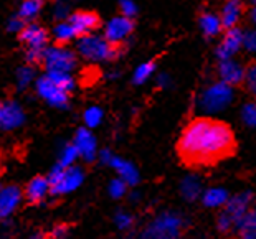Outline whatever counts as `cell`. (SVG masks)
<instances>
[{
	"instance_id": "cell-1",
	"label": "cell",
	"mask_w": 256,
	"mask_h": 239,
	"mask_svg": "<svg viewBox=\"0 0 256 239\" xmlns=\"http://www.w3.org/2000/svg\"><path fill=\"white\" fill-rule=\"evenodd\" d=\"M233 130L210 117H198L185 127L178 140V154L188 165H212L235 152Z\"/></svg>"
},
{
	"instance_id": "cell-2",
	"label": "cell",
	"mask_w": 256,
	"mask_h": 239,
	"mask_svg": "<svg viewBox=\"0 0 256 239\" xmlns=\"http://www.w3.org/2000/svg\"><path fill=\"white\" fill-rule=\"evenodd\" d=\"M78 51L90 61H111L119 56L121 48L118 45H111L110 41H106L104 36L88 33L78 40Z\"/></svg>"
},
{
	"instance_id": "cell-3",
	"label": "cell",
	"mask_w": 256,
	"mask_h": 239,
	"mask_svg": "<svg viewBox=\"0 0 256 239\" xmlns=\"http://www.w3.org/2000/svg\"><path fill=\"white\" fill-rule=\"evenodd\" d=\"M233 97H235L233 86L218 81V83L210 84L208 88L204 89L198 99V107L206 114H216L225 111L233 102Z\"/></svg>"
},
{
	"instance_id": "cell-4",
	"label": "cell",
	"mask_w": 256,
	"mask_h": 239,
	"mask_svg": "<svg viewBox=\"0 0 256 239\" xmlns=\"http://www.w3.org/2000/svg\"><path fill=\"white\" fill-rule=\"evenodd\" d=\"M83 172L81 168L70 165V167H60L56 165L53 172L48 177V183H50V193L53 195H64L76 190L83 182Z\"/></svg>"
},
{
	"instance_id": "cell-5",
	"label": "cell",
	"mask_w": 256,
	"mask_h": 239,
	"mask_svg": "<svg viewBox=\"0 0 256 239\" xmlns=\"http://www.w3.org/2000/svg\"><path fill=\"white\" fill-rule=\"evenodd\" d=\"M43 63L46 71H64L72 73L76 66V56L72 50L64 46H52L43 51Z\"/></svg>"
},
{
	"instance_id": "cell-6",
	"label": "cell",
	"mask_w": 256,
	"mask_h": 239,
	"mask_svg": "<svg viewBox=\"0 0 256 239\" xmlns=\"http://www.w3.org/2000/svg\"><path fill=\"white\" fill-rule=\"evenodd\" d=\"M184 221L172 213L159 216L144 233V239H172L182 230Z\"/></svg>"
},
{
	"instance_id": "cell-7",
	"label": "cell",
	"mask_w": 256,
	"mask_h": 239,
	"mask_svg": "<svg viewBox=\"0 0 256 239\" xmlns=\"http://www.w3.org/2000/svg\"><path fill=\"white\" fill-rule=\"evenodd\" d=\"M36 92L42 99H45L46 102H50L52 106H56V107H64L68 104V99H70L68 92L63 91L62 88H58L46 74L42 76V78H38Z\"/></svg>"
},
{
	"instance_id": "cell-8",
	"label": "cell",
	"mask_w": 256,
	"mask_h": 239,
	"mask_svg": "<svg viewBox=\"0 0 256 239\" xmlns=\"http://www.w3.org/2000/svg\"><path fill=\"white\" fill-rule=\"evenodd\" d=\"M134 30V21L132 18L128 17H116L108 21L106 28H104V38L106 41H110L111 45H119L121 41H124L126 38L132 33Z\"/></svg>"
},
{
	"instance_id": "cell-9",
	"label": "cell",
	"mask_w": 256,
	"mask_h": 239,
	"mask_svg": "<svg viewBox=\"0 0 256 239\" xmlns=\"http://www.w3.org/2000/svg\"><path fill=\"white\" fill-rule=\"evenodd\" d=\"M68 23L73 26L76 36H83L92 33L98 26H100V17L94 12H88V10H80L68 17Z\"/></svg>"
},
{
	"instance_id": "cell-10",
	"label": "cell",
	"mask_w": 256,
	"mask_h": 239,
	"mask_svg": "<svg viewBox=\"0 0 256 239\" xmlns=\"http://www.w3.org/2000/svg\"><path fill=\"white\" fill-rule=\"evenodd\" d=\"M22 197H24V193L15 185L0 187V220L8 218L14 213L22 202Z\"/></svg>"
},
{
	"instance_id": "cell-11",
	"label": "cell",
	"mask_w": 256,
	"mask_h": 239,
	"mask_svg": "<svg viewBox=\"0 0 256 239\" xmlns=\"http://www.w3.org/2000/svg\"><path fill=\"white\" fill-rule=\"evenodd\" d=\"M252 202H253L252 192H244V193L236 195V197H233V198H228V202L225 203L226 205L225 213L235 221V228L240 223V220L246 215V211H250V205H252Z\"/></svg>"
},
{
	"instance_id": "cell-12",
	"label": "cell",
	"mask_w": 256,
	"mask_h": 239,
	"mask_svg": "<svg viewBox=\"0 0 256 239\" xmlns=\"http://www.w3.org/2000/svg\"><path fill=\"white\" fill-rule=\"evenodd\" d=\"M25 114L22 111V107L14 101L2 102L0 107V127L2 129H15L24 124Z\"/></svg>"
},
{
	"instance_id": "cell-13",
	"label": "cell",
	"mask_w": 256,
	"mask_h": 239,
	"mask_svg": "<svg viewBox=\"0 0 256 239\" xmlns=\"http://www.w3.org/2000/svg\"><path fill=\"white\" fill-rule=\"evenodd\" d=\"M240 48H242V30L233 26V28H228L226 35L223 36V41L216 48V56L220 59L233 58Z\"/></svg>"
},
{
	"instance_id": "cell-14",
	"label": "cell",
	"mask_w": 256,
	"mask_h": 239,
	"mask_svg": "<svg viewBox=\"0 0 256 239\" xmlns=\"http://www.w3.org/2000/svg\"><path fill=\"white\" fill-rule=\"evenodd\" d=\"M218 74L222 78V83H225L228 86H236L244 78V68L233 58L220 59Z\"/></svg>"
},
{
	"instance_id": "cell-15",
	"label": "cell",
	"mask_w": 256,
	"mask_h": 239,
	"mask_svg": "<svg viewBox=\"0 0 256 239\" xmlns=\"http://www.w3.org/2000/svg\"><path fill=\"white\" fill-rule=\"evenodd\" d=\"M50 193V183L45 177H35L26 183L25 187V200L28 205H40L43 200L46 198V195Z\"/></svg>"
},
{
	"instance_id": "cell-16",
	"label": "cell",
	"mask_w": 256,
	"mask_h": 239,
	"mask_svg": "<svg viewBox=\"0 0 256 239\" xmlns=\"http://www.w3.org/2000/svg\"><path fill=\"white\" fill-rule=\"evenodd\" d=\"M73 145L78 150V155L83 157L84 160L92 162L96 157V139L88 129H80L74 135Z\"/></svg>"
},
{
	"instance_id": "cell-17",
	"label": "cell",
	"mask_w": 256,
	"mask_h": 239,
	"mask_svg": "<svg viewBox=\"0 0 256 239\" xmlns=\"http://www.w3.org/2000/svg\"><path fill=\"white\" fill-rule=\"evenodd\" d=\"M20 40L28 48H45L48 41V33L43 26L36 23L25 25L20 30Z\"/></svg>"
},
{
	"instance_id": "cell-18",
	"label": "cell",
	"mask_w": 256,
	"mask_h": 239,
	"mask_svg": "<svg viewBox=\"0 0 256 239\" xmlns=\"http://www.w3.org/2000/svg\"><path fill=\"white\" fill-rule=\"evenodd\" d=\"M108 165L112 167L114 170L118 172L119 178L126 183V185H138L139 182V172L136 170L134 165H130L129 162H126L124 159H119V157H111Z\"/></svg>"
},
{
	"instance_id": "cell-19",
	"label": "cell",
	"mask_w": 256,
	"mask_h": 239,
	"mask_svg": "<svg viewBox=\"0 0 256 239\" xmlns=\"http://www.w3.org/2000/svg\"><path fill=\"white\" fill-rule=\"evenodd\" d=\"M242 13H243L242 0H228L222 8V15H220L222 26H225L226 30L236 26L238 20L242 18Z\"/></svg>"
},
{
	"instance_id": "cell-20",
	"label": "cell",
	"mask_w": 256,
	"mask_h": 239,
	"mask_svg": "<svg viewBox=\"0 0 256 239\" xmlns=\"http://www.w3.org/2000/svg\"><path fill=\"white\" fill-rule=\"evenodd\" d=\"M200 26H202V31H204L205 36H216L222 31V21L220 17L215 13H204L200 17Z\"/></svg>"
},
{
	"instance_id": "cell-21",
	"label": "cell",
	"mask_w": 256,
	"mask_h": 239,
	"mask_svg": "<svg viewBox=\"0 0 256 239\" xmlns=\"http://www.w3.org/2000/svg\"><path fill=\"white\" fill-rule=\"evenodd\" d=\"M180 192H182V195H184L185 198L190 200V202H194V200L198 198L200 193H202V182H200V178L195 177V175L187 177L182 182V185H180Z\"/></svg>"
},
{
	"instance_id": "cell-22",
	"label": "cell",
	"mask_w": 256,
	"mask_h": 239,
	"mask_svg": "<svg viewBox=\"0 0 256 239\" xmlns=\"http://www.w3.org/2000/svg\"><path fill=\"white\" fill-rule=\"evenodd\" d=\"M228 202V193L223 188H210L204 195V205L208 208H218Z\"/></svg>"
},
{
	"instance_id": "cell-23",
	"label": "cell",
	"mask_w": 256,
	"mask_h": 239,
	"mask_svg": "<svg viewBox=\"0 0 256 239\" xmlns=\"http://www.w3.org/2000/svg\"><path fill=\"white\" fill-rule=\"evenodd\" d=\"M43 7V0H24L18 10V17L26 21V20H34L40 10Z\"/></svg>"
},
{
	"instance_id": "cell-24",
	"label": "cell",
	"mask_w": 256,
	"mask_h": 239,
	"mask_svg": "<svg viewBox=\"0 0 256 239\" xmlns=\"http://www.w3.org/2000/svg\"><path fill=\"white\" fill-rule=\"evenodd\" d=\"M46 76L50 78L53 83H55L58 88H62L63 91H73L74 88V79L72 73H64V71H48Z\"/></svg>"
},
{
	"instance_id": "cell-25",
	"label": "cell",
	"mask_w": 256,
	"mask_h": 239,
	"mask_svg": "<svg viewBox=\"0 0 256 239\" xmlns=\"http://www.w3.org/2000/svg\"><path fill=\"white\" fill-rule=\"evenodd\" d=\"M53 36L58 45H64V43L72 41L73 38L76 36L73 26L68 23V21H60V23L53 28Z\"/></svg>"
},
{
	"instance_id": "cell-26",
	"label": "cell",
	"mask_w": 256,
	"mask_h": 239,
	"mask_svg": "<svg viewBox=\"0 0 256 239\" xmlns=\"http://www.w3.org/2000/svg\"><path fill=\"white\" fill-rule=\"evenodd\" d=\"M156 71V63L154 61H147L142 63L140 66H138V69L134 71V83L136 84H142L147 79L150 78Z\"/></svg>"
},
{
	"instance_id": "cell-27",
	"label": "cell",
	"mask_w": 256,
	"mask_h": 239,
	"mask_svg": "<svg viewBox=\"0 0 256 239\" xmlns=\"http://www.w3.org/2000/svg\"><path fill=\"white\" fill-rule=\"evenodd\" d=\"M78 150H76V147L73 144H68L64 145L62 154H60V160H58V165L60 167H70L74 164V160L78 159Z\"/></svg>"
},
{
	"instance_id": "cell-28",
	"label": "cell",
	"mask_w": 256,
	"mask_h": 239,
	"mask_svg": "<svg viewBox=\"0 0 256 239\" xmlns=\"http://www.w3.org/2000/svg\"><path fill=\"white\" fill-rule=\"evenodd\" d=\"M84 124L88 127H98L102 121V111L100 109L98 106H92V107H88V109L84 111Z\"/></svg>"
},
{
	"instance_id": "cell-29",
	"label": "cell",
	"mask_w": 256,
	"mask_h": 239,
	"mask_svg": "<svg viewBox=\"0 0 256 239\" xmlns=\"http://www.w3.org/2000/svg\"><path fill=\"white\" fill-rule=\"evenodd\" d=\"M242 117H243V122L246 124L248 127L254 126V124H256V106L253 104V102H248V104L243 106Z\"/></svg>"
},
{
	"instance_id": "cell-30",
	"label": "cell",
	"mask_w": 256,
	"mask_h": 239,
	"mask_svg": "<svg viewBox=\"0 0 256 239\" xmlns=\"http://www.w3.org/2000/svg\"><path fill=\"white\" fill-rule=\"evenodd\" d=\"M34 68H30V66H24V68H20L18 69V73H17V78H18V88H26L30 83H32V79H34Z\"/></svg>"
},
{
	"instance_id": "cell-31",
	"label": "cell",
	"mask_w": 256,
	"mask_h": 239,
	"mask_svg": "<svg viewBox=\"0 0 256 239\" xmlns=\"http://www.w3.org/2000/svg\"><path fill=\"white\" fill-rule=\"evenodd\" d=\"M126 188H128V185L124 183L121 178H116V180H112L110 185V195L112 198H121L126 195Z\"/></svg>"
},
{
	"instance_id": "cell-32",
	"label": "cell",
	"mask_w": 256,
	"mask_h": 239,
	"mask_svg": "<svg viewBox=\"0 0 256 239\" xmlns=\"http://www.w3.org/2000/svg\"><path fill=\"white\" fill-rule=\"evenodd\" d=\"M119 8H121L122 17L132 18L138 13V5L134 3V0H119Z\"/></svg>"
},
{
	"instance_id": "cell-33",
	"label": "cell",
	"mask_w": 256,
	"mask_h": 239,
	"mask_svg": "<svg viewBox=\"0 0 256 239\" xmlns=\"http://www.w3.org/2000/svg\"><path fill=\"white\" fill-rule=\"evenodd\" d=\"M242 46L246 48L248 51L256 50V35L253 30L242 31Z\"/></svg>"
},
{
	"instance_id": "cell-34",
	"label": "cell",
	"mask_w": 256,
	"mask_h": 239,
	"mask_svg": "<svg viewBox=\"0 0 256 239\" xmlns=\"http://www.w3.org/2000/svg\"><path fill=\"white\" fill-rule=\"evenodd\" d=\"M70 13V2L68 0H56L55 3V17L58 20L66 18Z\"/></svg>"
},
{
	"instance_id": "cell-35",
	"label": "cell",
	"mask_w": 256,
	"mask_h": 239,
	"mask_svg": "<svg viewBox=\"0 0 256 239\" xmlns=\"http://www.w3.org/2000/svg\"><path fill=\"white\" fill-rule=\"evenodd\" d=\"M43 51H45V48H28V51H26V61L32 63V64L42 63L43 61Z\"/></svg>"
},
{
	"instance_id": "cell-36",
	"label": "cell",
	"mask_w": 256,
	"mask_h": 239,
	"mask_svg": "<svg viewBox=\"0 0 256 239\" xmlns=\"http://www.w3.org/2000/svg\"><path fill=\"white\" fill-rule=\"evenodd\" d=\"M243 81H246L250 91H254V86H256V68H254V64H250L248 69H244Z\"/></svg>"
},
{
	"instance_id": "cell-37",
	"label": "cell",
	"mask_w": 256,
	"mask_h": 239,
	"mask_svg": "<svg viewBox=\"0 0 256 239\" xmlns=\"http://www.w3.org/2000/svg\"><path fill=\"white\" fill-rule=\"evenodd\" d=\"M70 231V226L66 225H58L52 230V233L48 235V239H64Z\"/></svg>"
},
{
	"instance_id": "cell-38",
	"label": "cell",
	"mask_w": 256,
	"mask_h": 239,
	"mask_svg": "<svg viewBox=\"0 0 256 239\" xmlns=\"http://www.w3.org/2000/svg\"><path fill=\"white\" fill-rule=\"evenodd\" d=\"M116 225L121 228V230H128V228L132 225V216L128 213H118L116 215Z\"/></svg>"
},
{
	"instance_id": "cell-39",
	"label": "cell",
	"mask_w": 256,
	"mask_h": 239,
	"mask_svg": "<svg viewBox=\"0 0 256 239\" xmlns=\"http://www.w3.org/2000/svg\"><path fill=\"white\" fill-rule=\"evenodd\" d=\"M24 26H25V21L22 20L18 15H17V17H12V18L8 20V30L10 31H17V33H20V30L24 28Z\"/></svg>"
},
{
	"instance_id": "cell-40",
	"label": "cell",
	"mask_w": 256,
	"mask_h": 239,
	"mask_svg": "<svg viewBox=\"0 0 256 239\" xmlns=\"http://www.w3.org/2000/svg\"><path fill=\"white\" fill-rule=\"evenodd\" d=\"M168 79H170V78H168L167 74H160V76H159V86H162V88H167L168 83H170Z\"/></svg>"
},
{
	"instance_id": "cell-41",
	"label": "cell",
	"mask_w": 256,
	"mask_h": 239,
	"mask_svg": "<svg viewBox=\"0 0 256 239\" xmlns=\"http://www.w3.org/2000/svg\"><path fill=\"white\" fill-rule=\"evenodd\" d=\"M32 239H45V238H43V235H42V233H36L35 236H32Z\"/></svg>"
},
{
	"instance_id": "cell-42",
	"label": "cell",
	"mask_w": 256,
	"mask_h": 239,
	"mask_svg": "<svg viewBox=\"0 0 256 239\" xmlns=\"http://www.w3.org/2000/svg\"><path fill=\"white\" fill-rule=\"evenodd\" d=\"M4 172V162H2V157H0V175H2Z\"/></svg>"
},
{
	"instance_id": "cell-43",
	"label": "cell",
	"mask_w": 256,
	"mask_h": 239,
	"mask_svg": "<svg viewBox=\"0 0 256 239\" xmlns=\"http://www.w3.org/2000/svg\"><path fill=\"white\" fill-rule=\"evenodd\" d=\"M252 2H254V0H252Z\"/></svg>"
}]
</instances>
